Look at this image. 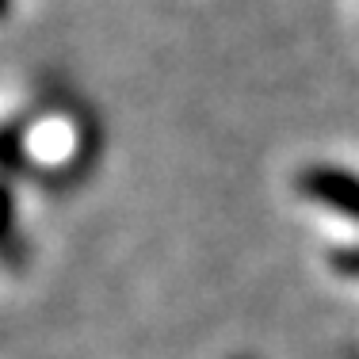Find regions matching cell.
<instances>
[{"label": "cell", "mask_w": 359, "mask_h": 359, "mask_svg": "<svg viewBox=\"0 0 359 359\" xmlns=\"http://www.w3.org/2000/svg\"><path fill=\"white\" fill-rule=\"evenodd\" d=\"M8 12H12V0H0V20H4Z\"/></svg>", "instance_id": "obj_4"}, {"label": "cell", "mask_w": 359, "mask_h": 359, "mask_svg": "<svg viewBox=\"0 0 359 359\" xmlns=\"http://www.w3.org/2000/svg\"><path fill=\"white\" fill-rule=\"evenodd\" d=\"M12 237V195L8 187H0V245Z\"/></svg>", "instance_id": "obj_3"}, {"label": "cell", "mask_w": 359, "mask_h": 359, "mask_svg": "<svg viewBox=\"0 0 359 359\" xmlns=\"http://www.w3.org/2000/svg\"><path fill=\"white\" fill-rule=\"evenodd\" d=\"M298 187H302V195L318 199L321 207L359 222V176L355 172L337 168V165H313L298 176Z\"/></svg>", "instance_id": "obj_1"}, {"label": "cell", "mask_w": 359, "mask_h": 359, "mask_svg": "<svg viewBox=\"0 0 359 359\" xmlns=\"http://www.w3.org/2000/svg\"><path fill=\"white\" fill-rule=\"evenodd\" d=\"M332 268L348 279H359V249H340L332 252Z\"/></svg>", "instance_id": "obj_2"}]
</instances>
